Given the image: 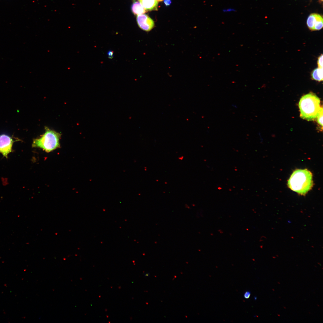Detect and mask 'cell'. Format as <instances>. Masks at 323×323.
I'll return each mask as SVG.
<instances>
[{
    "instance_id": "6da1fadb",
    "label": "cell",
    "mask_w": 323,
    "mask_h": 323,
    "mask_svg": "<svg viewBox=\"0 0 323 323\" xmlns=\"http://www.w3.org/2000/svg\"><path fill=\"white\" fill-rule=\"evenodd\" d=\"M287 185L292 191L301 195H304L313 187L312 174L306 169L296 170L290 176Z\"/></svg>"
},
{
    "instance_id": "3957f363",
    "label": "cell",
    "mask_w": 323,
    "mask_h": 323,
    "mask_svg": "<svg viewBox=\"0 0 323 323\" xmlns=\"http://www.w3.org/2000/svg\"><path fill=\"white\" fill-rule=\"evenodd\" d=\"M45 130V133L40 137L33 140L32 147L41 148L49 153L60 147L61 134L46 127Z\"/></svg>"
},
{
    "instance_id": "ba28073f",
    "label": "cell",
    "mask_w": 323,
    "mask_h": 323,
    "mask_svg": "<svg viewBox=\"0 0 323 323\" xmlns=\"http://www.w3.org/2000/svg\"><path fill=\"white\" fill-rule=\"evenodd\" d=\"M131 10L134 14L137 15L143 14L146 12V10L138 1H134L131 6Z\"/></svg>"
},
{
    "instance_id": "30bf717a",
    "label": "cell",
    "mask_w": 323,
    "mask_h": 323,
    "mask_svg": "<svg viewBox=\"0 0 323 323\" xmlns=\"http://www.w3.org/2000/svg\"><path fill=\"white\" fill-rule=\"evenodd\" d=\"M317 122L322 127L323 126V108L321 107L317 116Z\"/></svg>"
},
{
    "instance_id": "52a82bcc",
    "label": "cell",
    "mask_w": 323,
    "mask_h": 323,
    "mask_svg": "<svg viewBox=\"0 0 323 323\" xmlns=\"http://www.w3.org/2000/svg\"><path fill=\"white\" fill-rule=\"evenodd\" d=\"M143 6L148 11L157 10L158 2L156 0H139Z\"/></svg>"
},
{
    "instance_id": "5b68a950",
    "label": "cell",
    "mask_w": 323,
    "mask_h": 323,
    "mask_svg": "<svg viewBox=\"0 0 323 323\" xmlns=\"http://www.w3.org/2000/svg\"><path fill=\"white\" fill-rule=\"evenodd\" d=\"M307 24L311 31L319 30L323 27L322 17L318 14H311L307 19Z\"/></svg>"
},
{
    "instance_id": "e0dca14e",
    "label": "cell",
    "mask_w": 323,
    "mask_h": 323,
    "mask_svg": "<svg viewBox=\"0 0 323 323\" xmlns=\"http://www.w3.org/2000/svg\"><path fill=\"white\" fill-rule=\"evenodd\" d=\"M231 106L233 107H234V108H235L237 109L238 108L237 105L233 103V104H231Z\"/></svg>"
},
{
    "instance_id": "277c9868",
    "label": "cell",
    "mask_w": 323,
    "mask_h": 323,
    "mask_svg": "<svg viewBox=\"0 0 323 323\" xmlns=\"http://www.w3.org/2000/svg\"><path fill=\"white\" fill-rule=\"evenodd\" d=\"M14 140L10 136L5 134L0 135V153L6 158L12 151Z\"/></svg>"
},
{
    "instance_id": "8992f818",
    "label": "cell",
    "mask_w": 323,
    "mask_h": 323,
    "mask_svg": "<svg viewBox=\"0 0 323 323\" xmlns=\"http://www.w3.org/2000/svg\"><path fill=\"white\" fill-rule=\"evenodd\" d=\"M136 20L139 27L144 31H150L154 26V21L146 14H142L137 15Z\"/></svg>"
},
{
    "instance_id": "5bb4252c",
    "label": "cell",
    "mask_w": 323,
    "mask_h": 323,
    "mask_svg": "<svg viewBox=\"0 0 323 323\" xmlns=\"http://www.w3.org/2000/svg\"><path fill=\"white\" fill-rule=\"evenodd\" d=\"M164 2L166 6L170 5L171 3V0H164Z\"/></svg>"
},
{
    "instance_id": "2e32d148",
    "label": "cell",
    "mask_w": 323,
    "mask_h": 323,
    "mask_svg": "<svg viewBox=\"0 0 323 323\" xmlns=\"http://www.w3.org/2000/svg\"><path fill=\"white\" fill-rule=\"evenodd\" d=\"M143 274L145 277H149L150 275V274L149 272L143 273Z\"/></svg>"
},
{
    "instance_id": "8fae6325",
    "label": "cell",
    "mask_w": 323,
    "mask_h": 323,
    "mask_svg": "<svg viewBox=\"0 0 323 323\" xmlns=\"http://www.w3.org/2000/svg\"><path fill=\"white\" fill-rule=\"evenodd\" d=\"M317 65L318 68H323V54H322L318 58Z\"/></svg>"
},
{
    "instance_id": "ffe728a7",
    "label": "cell",
    "mask_w": 323,
    "mask_h": 323,
    "mask_svg": "<svg viewBox=\"0 0 323 323\" xmlns=\"http://www.w3.org/2000/svg\"><path fill=\"white\" fill-rule=\"evenodd\" d=\"M157 0V1H163V0Z\"/></svg>"
},
{
    "instance_id": "d6986e66",
    "label": "cell",
    "mask_w": 323,
    "mask_h": 323,
    "mask_svg": "<svg viewBox=\"0 0 323 323\" xmlns=\"http://www.w3.org/2000/svg\"><path fill=\"white\" fill-rule=\"evenodd\" d=\"M254 299H255V300H256V299H257V297H254Z\"/></svg>"
},
{
    "instance_id": "4fadbf2b",
    "label": "cell",
    "mask_w": 323,
    "mask_h": 323,
    "mask_svg": "<svg viewBox=\"0 0 323 323\" xmlns=\"http://www.w3.org/2000/svg\"><path fill=\"white\" fill-rule=\"evenodd\" d=\"M251 295V293L249 291H246L244 293V297L245 298L247 299H248Z\"/></svg>"
},
{
    "instance_id": "9c48e42d",
    "label": "cell",
    "mask_w": 323,
    "mask_h": 323,
    "mask_svg": "<svg viewBox=\"0 0 323 323\" xmlns=\"http://www.w3.org/2000/svg\"><path fill=\"white\" fill-rule=\"evenodd\" d=\"M323 68H317L313 71L311 73L312 79L318 81H322L323 79Z\"/></svg>"
},
{
    "instance_id": "7c38bea8",
    "label": "cell",
    "mask_w": 323,
    "mask_h": 323,
    "mask_svg": "<svg viewBox=\"0 0 323 323\" xmlns=\"http://www.w3.org/2000/svg\"><path fill=\"white\" fill-rule=\"evenodd\" d=\"M236 11V10L235 8L232 7L225 8L223 10V12L224 13L235 12Z\"/></svg>"
},
{
    "instance_id": "7a4b0ae2",
    "label": "cell",
    "mask_w": 323,
    "mask_h": 323,
    "mask_svg": "<svg viewBox=\"0 0 323 323\" xmlns=\"http://www.w3.org/2000/svg\"><path fill=\"white\" fill-rule=\"evenodd\" d=\"M320 102L319 98L312 93L302 96L298 105L300 117L308 121L316 119L321 108Z\"/></svg>"
},
{
    "instance_id": "44dd1931",
    "label": "cell",
    "mask_w": 323,
    "mask_h": 323,
    "mask_svg": "<svg viewBox=\"0 0 323 323\" xmlns=\"http://www.w3.org/2000/svg\"><path fill=\"white\" fill-rule=\"evenodd\" d=\"M321 0L322 1V0Z\"/></svg>"
},
{
    "instance_id": "ac0fdd59",
    "label": "cell",
    "mask_w": 323,
    "mask_h": 323,
    "mask_svg": "<svg viewBox=\"0 0 323 323\" xmlns=\"http://www.w3.org/2000/svg\"><path fill=\"white\" fill-rule=\"evenodd\" d=\"M183 158V157L182 156L181 157H179V159H180V160H182Z\"/></svg>"
},
{
    "instance_id": "9a60e30c",
    "label": "cell",
    "mask_w": 323,
    "mask_h": 323,
    "mask_svg": "<svg viewBox=\"0 0 323 323\" xmlns=\"http://www.w3.org/2000/svg\"><path fill=\"white\" fill-rule=\"evenodd\" d=\"M108 57L110 58H112L113 57V53L112 51H109L108 53Z\"/></svg>"
}]
</instances>
